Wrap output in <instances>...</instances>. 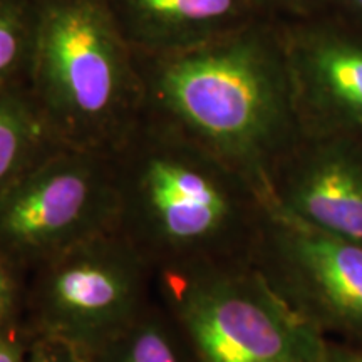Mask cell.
Instances as JSON below:
<instances>
[{
    "mask_svg": "<svg viewBox=\"0 0 362 362\" xmlns=\"http://www.w3.org/2000/svg\"><path fill=\"white\" fill-rule=\"evenodd\" d=\"M110 155L115 228L156 274L252 264L270 215L255 181L144 115Z\"/></svg>",
    "mask_w": 362,
    "mask_h": 362,
    "instance_id": "obj_1",
    "label": "cell"
},
{
    "mask_svg": "<svg viewBox=\"0 0 362 362\" xmlns=\"http://www.w3.org/2000/svg\"><path fill=\"white\" fill-rule=\"evenodd\" d=\"M136 61L143 115L221 158L267 194L272 170L304 133L287 51L265 35L232 30L180 51L136 52Z\"/></svg>",
    "mask_w": 362,
    "mask_h": 362,
    "instance_id": "obj_2",
    "label": "cell"
},
{
    "mask_svg": "<svg viewBox=\"0 0 362 362\" xmlns=\"http://www.w3.org/2000/svg\"><path fill=\"white\" fill-rule=\"evenodd\" d=\"M29 86L71 148L111 153L143 117L136 52L104 0H39Z\"/></svg>",
    "mask_w": 362,
    "mask_h": 362,
    "instance_id": "obj_3",
    "label": "cell"
},
{
    "mask_svg": "<svg viewBox=\"0 0 362 362\" xmlns=\"http://www.w3.org/2000/svg\"><path fill=\"white\" fill-rule=\"evenodd\" d=\"M197 362H327V339L252 264L156 274Z\"/></svg>",
    "mask_w": 362,
    "mask_h": 362,
    "instance_id": "obj_4",
    "label": "cell"
},
{
    "mask_svg": "<svg viewBox=\"0 0 362 362\" xmlns=\"http://www.w3.org/2000/svg\"><path fill=\"white\" fill-rule=\"evenodd\" d=\"M156 297V270L116 228L25 274L24 329L86 357L128 327Z\"/></svg>",
    "mask_w": 362,
    "mask_h": 362,
    "instance_id": "obj_5",
    "label": "cell"
},
{
    "mask_svg": "<svg viewBox=\"0 0 362 362\" xmlns=\"http://www.w3.org/2000/svg\"><path fill=\"white\" fill-rule=\"evenodd\" d=\"M115 225L110 153L64 146L0 193V252L25 274Z\"/></svg>",
    "mask_w": 362,
    "mask_h": 362,
    "instance_id": "obj_6",
    "label": "cell"
},
{
    "mask_svg": "<svg viewBox=\"0 0 362 362\" xmlns=\"http://www.w3.org/2000/svg\"><path fill=\"white\" fill-rule=\"evenodd\" d=\"M252 265L327 341L362 344V245L272 214Z\"/></svg>",
    "mask_w": 362,
    "mask_h": 362,
    "instance_id": "obj_7",
    "label": "cell"
},
{
    "mask_svg": "<svg viewBox=\"0 0 362 362\" xmlns=\"http://www.w3.org/2000/svg\"><path fill=\"white\" fill-rule=\"evenodd\" d=\"M272 214L362 245V138L304 131L267 180Z\"/></svg>",
    "mask_w": 362,
    "mask_h": 362,
    "instance_id": "obj_8",
    "label": "cell"
},
{
    "mask_svg": "<svg viewBox=\"0 0 362 362\" xmlns=\"http://www.w3.org/2000/svg\"><path fill=\"white\" fill-rule=\"evenodd\" d=\"M287 56L304 131L362 138V49L322 42Z\"/></svg>",
    "mask_w": 362,
    "mask_h": 362,
    "instance_id": "obj_9",
    "label": "cell"
},
{
    "mask_svg": "<svg viewBox=\"0 0 362 362\" xmlns=\"http://www.w3.org/2000/svg\"><path fill=\"white\" fill-rule=\"evenodd\" d=\"M136 52L188 49L235 30L247 0H104Z\"/></svg>",
    "mask_w": 362,
    "mask_h": 362,
    "instance_id": "obj_10",
    "label": "cell"
},
{
    "mask_svg": "<svg viewBox=\"0 0 362 362\" xmlns=\"http://www.w3.org/2000/svg\"><path fill=\"white\" fill-rule=\"evenodd\" d=\"M64 146L29 84H0V193Z\"/></svg>",
    "mask_w": 362,
    "mask_h": 362,
    "instance_id": "obj_11",
    "label": "cell"
},
{
    "mask_svg": "<svg viewBox=\"0 0 362 362\" xmlns=\"http://www.w3.org/2000/svg\"><path fill=\"white\" fill-rule=\"evenodd\" d=\"M86 362H197L192 346L160 296L128 327L84 357Z\"/></svg>",
    "mask_w": 362,
    "mask_h": 362,
    "instance_id": "obj_12",
    "label": "cell"
},
{
    "mask_svg": "<svg viewBox=\"0 0 362 362\" xmlns=\"http://www.w3.org/2000/svg\"><path fill=\"white\" fill-rule=\"evenodd\" d=\"M39 0H0V84H29Z\"/></svg>",
    "mask_w": 362,
    "mask_h": 362,
    "instance_id": "obj_13",
    "label": "cell"
},
{
    "mask_svg": "<svg viewBox=\"0 0 362 362\" xmlns=\"http://www.w3.org/2000/svg\"><path fill=\"white\" fill-rule=\"evenodd\" d=\"M25 272L0 252V330L24 327Z\"/></svg>",
    "mask_w": 362,
    "mask_h": 362,
    "instance_id": "obj_14",
    "label": "cell"
},
{
    "mask_svg": "<svg viewBox=\"0 0 362 362\" xmlns=\"http://www.w3.org/2000/svg\"><path fill=\"white\" fill-rule=\"evenodd\" d=\"M27 362H86L84 357L66 344L52 339L33 337Z\"/></svg>",
    "mask_w": 362,
    "mask_h": 362,
    "instance_id": "obj_15",
    "label": "cell"
},
{
    "mask_svg": "<svg viewBox=\"0 0 362 362\" xmlns=\"http://www.w3.org/2000/svg\"><path fill=\"white\" fill-rule=\"evenodd\" d=\"M33 337L24 327L0 330V362H27Z\"/></svg>",
    "mask_w": 362,
    "mask_h": 362,
    "instance_id": "obj_16",
    "label": "cell"
},
{
    "mask_svg": "<svg viewBox=\"0 0 362 362\" xmlns=\"http://www.w3.org/2000/svg\"><path fill=\"white\" fill-rule=\"evenodd\" d=\"M327 362H362V344L327 341Z\"/></svg>",
    "mask_w": 362,
    "mask_h": 362,
    "instance_id": "obj_17",
    "label": "cell"
},
{
    "mask_svg": "<svg viewBox=\"0 0 362 362\" xmlns=\"http://www.w3.org/2000/svg\"><path fill=\"white\" fill-rule=\"evenodd\" d=\"M356 2H357V4H359V6L362 7V0H356Z\"/></svg>",
    "mask_w": 362,
    "mask_h": 362,
    "instance_id": "obj_18",
    "label": "cell"
}]
</instances>
